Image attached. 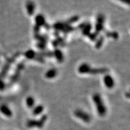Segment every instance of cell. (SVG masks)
<instances>
[{"mask_svg":"<svg viewBox=\"0 0 130 130\" xmlns=\"http://www.w3.org/2000/svg\"><path fill=\"white\" fill-rule=\"evenodd\" d=\"M93 100L96 107L98 112L100 115H104L106 112V108L103 101L99 93H95L93 95Z\"/></svg>","mask_w":130,"mask_h":130,"instance_id":"1","label":"cell"},{"mask_svg":"<svg viewBox=\"0 0 130 130\" xmlns=\"http://www.w3.org/2000/svg\"><path fill=\"white\" fill-rule=\"evenodd\" d=\"M104 84L105 86V87L107 88L111 89H113L115 86V80H114L113 78L112 77L111 75H110L109 74L105 75L103 79Z\"/></svg>","mask_w":130,"mask_h":130,"instance_id":"2","label":"cell"},{"mask_svg":"<svg viewBox=\"0 0 130 130\" xmlns=\"http://www.w3.org/2000/svg\"><path fill=\"white\" fill-rule=\"evenodd\" d=\"M26 10H27V12L28 15L32 16V14L35 13V9H36V6L35 3L31 0H28L26 3L25 4Z\"/></svg>","mask_w":130,"mask_h":130,"instance_id":"3","label":"cell"},{"mask_svg":"<svg viewBox=\"0 0 130 130\" xmlns=\"http://www.w3.org/2000/svg\"><path fill=\"white\" fill-rule=\"evenodd\" d=\"M91 66L89 65L88 63H82L80 66H79L78 71L80 74H90V72L91 71Z\"/></svg>","mask_w":130,"mask_h":130,"instance_id":"4","label":"cell"},{"mask_svg":"<svg viewBox=\"0 0 130 130\" xmlns=\"http://www.w3.org/2000/svg\"><path fill=\"white\" fill-rule=\"evenodd\" d=\"M104 21V16L102 14H100V15L98 16L97 24L96 25V30L98 31H100L103 30Z\"/></svg>","mask_w":130,"mask_h":130,"instance_id":"5","label":"cell"},{"mask_svg":"<svg viewBox=\"0 0 130 130\" xmlns=\"http://www.w3.org/2000/svg\"><path fill=\"white\" fill-rule=\"evenodd\" d=\"M75 114L76 116L78 117L79 118L84 120V121H89L90 120V116H89L88 114L81 111V110H76Z\"/></svg>","mask_w":130,"mask_h":130,"instance_id":"6","label":"cell"},{"mask_svg":"<svg viewBox=\"0 0 130 130\" xmlns=\"http://www.w3.org/2000/svg\"><path fill=\"white\" fill-rule=\"evenodd\" d=\"M35 22L36 24V26L39 27L44 25L45 24V19L44 16H43L41 14L37 15L35 18Z\"/></svg>","mask_w":130,"mask_h":130,"instance_id":"7","label":"cell"},{"mask_svg":"<svg viewBox=\"0 0 130 130\" xmlns=\"http://www.w3.org/2000/svg\"><path fill=\"white\" fill-rule=\"evenodd\" d=\"M57 75V71L54 68L49 69L45 73V77L48 79H53Z\"/></svg>","mask_w":130,"mask_h":130,"instance_id":"8","label":"cell"},{"mask_svg":"<svg viewBox=\"0 0 130 130\" xmlns=\"http://www.w3.org/2000/svg\"><path fill=\"white\" fill-rule=\"evenodd\" d=\"M83 25H81V29L83 30V32L84 35H89L90 34V31H91V25L90 24H83Z\"/></svg>","mask_w":130,"mask_h":130,"instance_id":"9","label":"cell"},{"mask_svg":"<svg viewBox=\"0 0 130 130\" xmlns=\"http://www.w3.org/2000/svg\"><path fill=\"white\" fill-rule=\"evenodd\" d=\"M55 57H56V59L58 61L61 62L63 60V54L60 50H55L54 53Z\"/></svg>","mask_w":130,"mask_h":130,"instance_id":"10","label":"cell"},{"mask_svg":"<svg viewBox=\"0 0 130 130\" xmlns=\"http://www.w3.org/2000/svg\"><path fill=\"white\" fill-rule=\"evenodd\" d=\"M35 100L33 97H32L31 96L27 97L26 99V104H27V107L29 108H31L35 105Z\"/></svg>","mask_w":130,"mask_h":130,"instance_id":"11","label":"cell"},{"mask_svg":"<svg viewBox=\"0 0 130 130\" xmlns=\"http://www.w3.org/2000/svg\"><path fill=\"white\" fill-rule=\"evenodd\" d=\"M35 54H36L35 52L33 50H30L26 52L25 55L26 57H27V58H28V59H32V58H35Z\"/></svg>","mask_w":130,"mask_h":130,"instance_id":"12","label":"cell"},{"mask_svg":"<svg viewBox=\"0 0 130 130\" xmlns=\"http://www.w3.org/2000/svg\"><path fill=\"white\" fill-rule=\"evenodd\" d=\"M1 111H2L4 114H6L7 116H11L12 115V113H11L10 110L9 109V107H8L7 105H2V107H1Z\"/></svg>","mask_w":130,"mask_h":130,"instance_id":"13","label":"cell"},{"mask_svg":"<svg viewBox=\"0 0 130 130\" xmlns=\"http://www.w3.org/2000/svg\"><path fill=\"white\" fill-rule=\"evenodd\" d=\"M43 107L41 105H37L34 108L33 110V114H35V115H39V114L41 113L42 111H43Z\"/></svg>","mask_w":130,"mask_h":130,"instance_id":"14","label":"cell"},{"mask_svg":"<svg viewBox=\"0 0 130 130\" xmlns=\"http://www.w3.org/2000/svg\"><path fill=\"white\" fill-rule=\"evenodd\" d=\"M103 42H104V37H101L100 38L97 40L96 43V48H100V47L102 45Z\"/></svg>","mask_w":130,"mask_h":130,"instance_id":"15","label":"cell"},{"mask_svg":"<svg viewBox=\"0 0 130 130\" xmlns=\"http://www.w3.org/2000/svg\"><path fill=\"white\" fill-rule=\"evenodd\" d=\"M89 37H90V39L92 40H95L97 38V34L90 33L89 35Z\"/></svg>","mask_w":130,"mask_h":130,"instance_id":"16","label":"cell"},{"mask_svg":"<svg viewBox=\"0 0 130 130\" xmlns=\"http://www.w3.org/2000/svg\"><path fill=\"white\" fill-rule=\"evenodd\" d=\"M118 1H121V2L123 3H125V4H126L127 5H129L130 0H118Z\"/></svg>","mask_w":130,"mask_h":130,"instance_id":"17","label":"cell"}]
</instances>
